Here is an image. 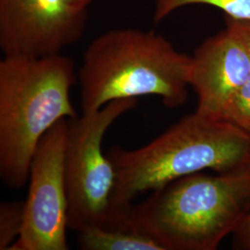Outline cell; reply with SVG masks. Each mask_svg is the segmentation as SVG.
Segmentation results:
<instances>
[{"mask_svg": "<svg viewBox=\"0 0 250 250\" xmlns=\"http://www.w3.org/2000/svg\"><path fill=\"white\" fill-rule=\"evenodd\" d=\"M88 9L67 0H0V48L6 58L62 54L79 41Z\"/></svg>", "mask_w": 250, "mask_h": 250, "instance_id": "7", "label": "cell"}, {"mask_svg": "<svg viewBox=\"0 0 250 250\" xmlns=\"http://www.w3.org/2000/svg\"><path fill=\"white\" fill-rule=\"evenodd\" d=\"M117 174V204L206 170L224 172L250 160V136L223 118L194 112L143 147L107 152Z\"/></svg>", "mask_w": 250, "mask_h": 250, "instance_id": "4", "label": "cell"}, {"mask_svg": "<svg viewBox=\"0 0 250 250\" xmlns=\"http://www.w3.org/2000/svg\"><path fill=\"white\" fill-rule=\"evenodd\" d=\"M250 76V56L228 29L210 36L191 56L189 85L197 97L196 111L222 118Z\"/></svg>", "mask_w": 250, "mask_h": 250, "instance_id": "8", "label": "cell"}, {"mask_svg": "<svg viewBox=\"0 0 250 250\" xmlns=\"http://www.w3.org/2000/svg\"><path fill=\"white\" fill-rule=\"evenodd\" d=\"M217 174L175 179L133 207L165 250H214L250 214V160Z\"/></svg>", "mask_w": 250, "mask_h": 250, "instance_id": "3", "label": "cell"}, {"mask_svg": "<svg viewBox=\"0 0 250 250\" xmlns=\"http://www.w3.org/2000/svg\"><path fill=\"white\" fill-rule=\"evenodd\" d=\"M137 99L109 102L99 111L69 119L65 154L68 225L73 232L102 226L126 212L116 201L117 174L102 142L108 128Z\"/></svg>", "mask_w": 250, "mask_h": 250, "instance_id": "5", "label": "cell"}, {"mask_svg": "<svg viewBox=\"0 0 250 250\" xmlns=\"http://www.w3.org/2000/svg\"><path fill=\"white\" fill-rule=\"evenodd\" d=\"M222 118L250 136V76L227 105Z\"/></svg>", "mask_w": 250, "mask_h": 250, "instance_id": "12", "label": "cell"}, {"mask_svg": "<svg viewBox=\"0 0 250 250\" xmlns=\"http://www.w3.org/2000/svg\"><path fill=\"white\" fill-rule=\"evenodd\" d=\"M75 66L62 54L0 62V176L11 189L29 181L41 139L62 119L77 114L71 101Z\"/></svg>", "mask_w": 250, "mask_h": 250, "instance_id": "2", "label": "cell"}, {"mask_svg": "<svg viewBox=\"0 0 250 250\" xmlns=\"http://www.w3.org/2000/svg\"><path fill=\"white\" fill-rule=\"evenodd\" d=\"M133 207L110 224L78 232L81 250H165L134 217Z\"/></svg>", "mask_w": 250, "mask_h": 250, "instance_id": "9", "label": "cell"}, {"mask_svg": "<svg viewBox=\"0 0 250 250\" xmlns=\"http://www.w3.org/2000/svg\"><path fill=\"white\" fill-rule=\"evenodd\" d=\"M232 235L233 249L250 250V214Z\"/></svg>", "mask_w": 250, "mask_h": 250, "instance_id": "14", "label": "cell"}, {"mask_svg": "<svg viewBox=\"0 0 250 250\" xmlns=\"http://www.w3.org/2000/svg\"><path fill=\"white\" fill-rule=\"evenodd\" d=\"M194 4H205L222 9L225 16L236 19H250V0H155L153 20L155 23L170 16L183 7Z\"/></svg>", "mask_w": 250, "mask_h": 250, "instance_id": "10", "label": "cell"}, {"mask_svg": "<svg viewBox=\"0 0 250 250\" xmlns=\"http://www.w3.org/2000/svg\"><path fill=\"white\" fill-rule=\"evenodd\" d=\"M72 6L78 8V9H88L90 5L95 0H67Z\"/></svg>", "mask_w": 250, "mask_h": 250, "instance_id": "15", "label": "cell"}, {"mask_svg": "<svg viewBox=\"0 0 250 250\" xmlns=\"http://www.w3.org/2000/svg\"><path fill=\"white\" fill-rule=\"evenodd\" d=\"M226 29L236 36L250 56V19H236L225 16Z\"/></svg>", "mask_w": 250, "mask_h": 250, "instance_id": "13", "label": "cell"}, {"mask_svg": "<svg viewBox=\"0 0 250 250\" xmlns=\"http://www.w3.org/2000/svg\"><path fill=\"white\" fill-rule=\"evenodd\" d=\"M25 202H3L0 205V250H9L18 240L24 224Z\"/></svg>", "mask_w": 250, "mask_h": 250, "instance_id": "11", "label": "cell"}, {"mask_svg": "<svg viewBox=\"0 0 250 250\" xmlns=\"http://www.w3.org/2000/svg\"><path fill=\"white\" fill-rule=\"evenodd\" d=\"M191 56L154 31L111 29L91 41L78 72L83 114L114 100L158 96L166 107L188 99Z\"/></svg>", "mask_w": 250, "mask_h": 250, "instance_id": "1", "label": "cell"}, {"mask_svg": "<svg viewBox=\"0 0 250 250\" xmlns=\"http://www.w3.org/2000/svg\"><path fill=\"white\" fill-rule=\"evenodd\" d=\"M69 119L44 135L30 167L21 233L9 250H67L68 193L65 154Z\"/></svg>", "mask_w": 250, "mask_h": 250, "instance_id": "6", "label": "cell"}]
</instances>
